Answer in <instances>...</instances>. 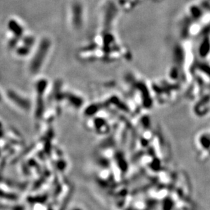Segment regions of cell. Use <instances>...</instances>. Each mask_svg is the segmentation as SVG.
<instances>
[{
  "mask_svg": "<svg viewBox=\"0 0 210 210\" xmlns=\"http://www.w3.org/2000/svg\"><path fill=\"white\" fill-rule=\"evenodd\" d=\"M50 46V42L46 38L43 39L39 44L38 48L30 64V70L32 72L36 73L40 71L48 52Z\"/></svg>",
  "mask_w": 210,
  "mask_h": 210,
  "instance_id": "cell-1",
  "label": "cell"
},
{
  "mask_svg": "<svg viewBox=\"0 0 210 210\" xmlns=\"http://www.w3.org/2000/svg\"><path fill=\"white\" fill-rule=\"evenodd\" d=\"M9 98H11V100L13 101L14 103H16L18 106L21 107L23 108H28L29 107V103L27 102V100H25V98H22V97L19 96L18 95L16 94V93L9 92L8 93Z\"/></svg>",
  "mask_w": 210,
  "mask_h": 210,
  "instance_id": "cell-2",
  "label": "cell"
},
{
  "mask_svg": "<svg viewBox=\"0 0 210 210\" xmlns=\"http://www.w3.org/2000/svg\"><path fill=\"white\" fill-rule=\"evenodd\" d=\"M8 27L9 30H10V32L12 33H13L14 36H16L17 37L22 36L23 29L22 28V27L18 24V22H17L16 21L12 20L8 22Z\"/></svg>",
  "mask_w": 210,
  "mask_h": 210,
  "instance_id": "cell-3",
  "label": "cell"
},
{
  "mask_svg": "<svg viewBox=\"0 0 210 210\" xmlns=\"http://www.w3.org/2000/svg\"><path fill=\"white\" fill-rule=\"evenodd\" d=\"M69 100L71 101L72 103L73 104L72 105H73L74 107H80L82 105V102L81 98L76 96H70Z\"/></svg>",
  "mask_w": 210,
  "mask_h": 210,
  "instance_id": "cell-4",
  "label": "cell"
},
{
  "mask_svg": "<svg viewBox=\"0 0 210 210\" xmlns=\"http://www.w3.org/2000/svg\"><path fill=\"white\" fill-rule=\"evenodd\" d=\"M29 53V48L27 46H24V47L19 48L18 49V54L21 56H25L27 55V53Z\"/></svg>",
  "mask_w": 210,
  "mask_h": 210,
  "instance_id": "cell-5",
  "label": "cell"
},
{
  "mask_svg": "<svg viewBox=\"0 0 210 210\" xmlns=\"http://www.w3.org/2000/svg\"><path fill=\"white\" fill-rule=\"evenodd\" d=\"M73 210H82V209H79V208H76V209H73Z\"/></svg>",
  "mask_w": 210,
  "mask_h": 210,
  "instance_id": "cell-6",
  "label": "cell"
}]
</instances>
